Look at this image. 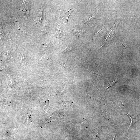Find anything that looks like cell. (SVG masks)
I'll use <instances>...</instances> for the list:
<instances>
[{
  "instance_id": "cell-2",
  "label": "cell",
  "mask_w": 140,
  "mask_h": 140,
  "mask_svg": "<svg viewBox=\"0 0 140 140\" xmlns=\"http://www.w3.org/2000/svg\"><path fill=\"white\" fill-rule=\"evenodd\" d=\"M72 11V9L66 10L62 13L61 16L62 19H63L64 23L67 24L68 22V17Z\"/></svg>"
},
{
  "instance_id": "cell-7",
  "label": "cell",
  "mask_w": 140,
  "mask_h": 140,
  "mask_svg": "<svg viewBox=\"0 0 140 140\" xmlns=\"http://www.w3.org/2000/svg\"><path fill=\"white\" fill-rule=\"evenodd\" d=\"M26 55L22 54L20 59L21 65L22 66H24L26 63Z\"/></svg>"
},
{
  "instance_id": "cell-10",
  "label": "cell",
  "mask_w": 140,
  "mask_h": 140,
  "mask_svg": "<svg viewBox=\"0 0 140 140\" xmlns=\"http://www.w3.org/2000/svg\"><path fill=\"white\" fill-rule=\"evenodd\" d=\"M60 64L64 67L66 68V64L63 61H61L60 62Z\"/></svg>"
},
{
  "instance_id": "cell-4",
  "label": "cell",
  "mask_w": 140,
  "mask_h": 140,
  "mask_svg": "<svg viewBox=\"0 0 140 140\" xmlns=\"http://www.w3.org/2000/svg\"><path fill=\"white\" fill-rule=\"evenodd\" d=\"M63 29L62 27L60 25L58 26L57 30V37H61L63 34Z\"/></svg>"
},
{
  "instance_id": "cell-9",
  "label": "cell",
  "mask_w": 140,
  "mask_h": 140,
  "mask_svg": "<svg viewBox=\"0 0 140 140\" xmlns=\"http://www.w3.org/2000/svg\"><path fill=\"white\" fill-rule=\"evenodd\" d=\"M72 49V48L71 47H68L66 48L64 50V52H66L67 51H71Z\"/></svg>"
},
{
  "instance_id": "cell-1",
  "label": "cell",
  "mask_w": 140,
  "mask_h": 140,
  "mask_svg": "<svg viewBox=\"0 0 140 140\" xmlns=\"http://www.w3.org/2000/svg\"><path fill=\"white\" fill-rule=\"evenodd\" d=\"M28 1H24L19 9L23 11L25 13L26 17H27L30 7V4Z\"/></svg>"
},
{
  "instance_id": "cell-6",
  "label": "cell",
  "mask_w": 140,
  "mask_h": 140,
  "mask_svg": "<svg viewBox=\"0 0 140 140\" xmlns=\"http://www.w3.org/2000/svg\"><path fill=\"white\" fill-rule=\"evenodd\" d=\"M96 15L95 14L93 15L90 16L84 22V23H88L90 21H92L96 17Z\"/></svg>"
},
{
  "instance_id": "cell-3",
  "label": "cell",
  "mask_w": 140,
  "mask_h": 140,
  "mask_svg": "<svg viewBox=\"0 0 140 140\" xmlns=\"http://www.w3.org/2000/svg\"><path fill=\"white\" fill-rule=\"evenodd\" d=\"M128 115L131 119L130 123L129 126V128L130 127L131 125L137 122L140 118V114H136L132 116Z\"/></svg>"
},
{
  "instance_id": "cell-5",
  "label": "cell",
  "mask_w": 140,
  "mask_h": 140,
  "mask_svg": "<svg viewBox=\"0 0 140 140\" xmlns=\"http://www.w3.org/2000/svg\"><path fill=\"white\" fill-rule=\"evenodd\" d=\"M73 31L74 34L76 36L80 37L82 35L85 31V30L83 31L81 30H77L73 28Z\"/></svg>"
},
{
  "instance_id": "cell-8",
  "label": "cell",
  "mask_w": 140,
  "mask_h": 140,
  "mask_svg": "<svg viewBox=\"0 0 140 140\" xmlns=\"http://www.w3.org/2000/svg\"><path fill=\"white\" fill-rule=\"evenodd\" d=\"M116 80V79L115 78H114L110 83L107 86L106 88V89L109 87L113 86L115 83Z\"/></svg>"
}]
</instances>
